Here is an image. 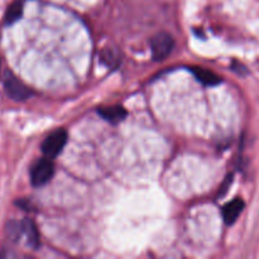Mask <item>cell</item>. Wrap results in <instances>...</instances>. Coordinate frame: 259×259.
<instances>
[{"label": "cell", "instance_id": "3", "mask_svg": "<svg viewBox=\"0 0 259 259\" xmlns=\"http://www.w3.org/2000/svg\"><path fill=\"white\" fill-rule=\"evenodd\" d=\"M67 143V133L65 129L52 132L42 143V152L47 158L53 159L62 152Z\"/></svg>", "mask_w": 259, "mask_h": 259}, {"label": "cell", "instance_id": "9", "mask_svg": "<svg viewBox=\"0 0 259 259\" xmlns=\"http://www.w3.org/2000/svg\"><path fill=\"white\" fill-rule=\"evenodd\" d=\"M23 14V5L20 2H14L9 5L4 15V23L7 25L14 24L15 22L22 18Z\"/></svg>", "mask_w": 259, "mask_h": 259}, {"label": "cell", "instance_id": "6", "mask_svg": "<svg viewBox=\"0 0 259 259\" xmlns=\"http://www.w3.org/2000/svg\"><path fill=\"white\" fill-rule=\"evenodd\" d=\"M98 113L100 114L101 118L108 120L111 124H118L120 121H123L126 116V110L123 106H106V108H100L98 110Z\"/></svg>", "mask_w": 259, "mask_h": 259}, {"label": "cell", "instance_id": "2", "mask_svg": "<svg viewBox=\"0 0 259 259\" xmlns=\"http://www.w3.org/2000/svg\"><path fill=\"white\" fill-rule=\"evenodd\" d=\"M175 47V40L171 34L166 32L157 33L151 39L152 57L154 61H163L171 55Z\"/></svg>", "mask_w": 259, "mask_h": 259}, {"label": "cell", "instance_id": "10", "mask_svg": "<svg viewBox=\"0 0 259 259\" xmlns=\"http://www.w3.org/2000/svg\"><path fill=\"white\" fill-rule=\"evenodd\" d=\"M7 232L12 239H14V240L19 239L20 235L23 234L22 223L19 224V223H17V222H10L7 227Z\"/></svg>", "mask_w": 259, "mask_h": 259}, {"label": "cell", "instance_id": "5", "mask_svg": "<svg viewBox=\"0 0 259 259\" xmlns=\"http://www.w3.org/2000/svg\"><path fill=\"white\" fill-rule=\"evenodd\" d=\"M243 209H244V201L242 199H239V197L228 202L223 207V218H224V222L228 225L234 224L238 218H239V215L243 212Z\"/></svg>", "mask_w": 259, "mask_h": 259}, {"label": "cell", "instance_id": "1", "mask_svg": "<svg viewBox=\"0 0 259 259\" xmlns=\"http://www.w3.org/2000/svg\"><path fill=\"white\" fill-rule=\"evenodd\" d=\"M4 89L8 96L15 101L27 100L33 94V91L10 71H7L4 75Z\"/></svg>", "mask_w": 259, "mask_h": 259}, {"label": "cell", "instance_id": "8", "mask_svg": "<svg viewBox=\"0 0 259 259\" xmlns=\"http://www.w3.org/2000/svg\"><path fill=\"white\" fill-rule=\"evenodd\" d=\"M191 72L194 73L197 81H200L205 86H215L222 82V77L220 76H218L215 72L206 70L204 67H197V66H195V67H191Z\"/></svg>", "mask_w": 259, "mask_h": 259}, {"label": "cell", "instance_id": "4", "mask_svg": "<svg viewBox=\"0 0 259 259\" xmlns=\"http://www.w3.org/2000/svg\"><path fill=\"white\" fill-rule=\"evenodd\" d=\"M55 174V167L50 158H42L35 162L30 169V181L35 187H40L48 184Z\"/></svg>", "mask_w": 259, "mask_h": 259}, {"label": "cell", "instance_id": "7", "mask_svg": "<svg viewBox=\"0 0 259 259\" xmlns=\"http://www.w3.org/2000/svg\"><path fill=\"white\" fill-rule=\"evenodd\" d=\"M22 232L23 234L27 238V243L29 247H32L33 249H38L40 245V239H39V233H38L37 227H35L34 223L30 219H24L22 222Z\"/></svg>", "mask_w": 259, "mask_h": 259}]
</instances>
